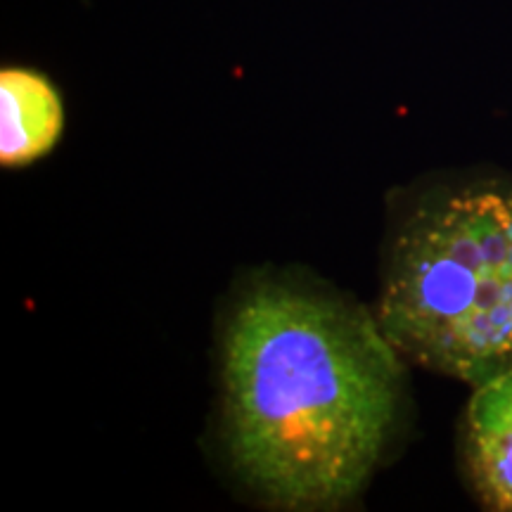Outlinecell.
<instances>
[{
  "instance_id": "cell-1",
  "label": "cell",
  "mask_w": 512,
  "mask_h": 512,
  "mask_svg": "<svg viewBox=\"0 0 512 512\" xmlns=\"http://www.w3.org/2000/svg\"><path fill=\"white\" fill-rule=\"evenodd\" d=\"M403 396L401 354L373 313L264 280L223 335V420L242 479L285 510H330L380 463Z\"/></svg>"
},
{
  "instance_id": "cell-4",
  "label": "cell",
  "mask_w": 512,
  "mask_h": 512,
  "mask_svg": "<svg viewBox=\"0 0 512 512\" xmlns=\"http://www.w3.org/2000/svg\"><path fill=\"white\" fill-rule=\"evenodd\" d=\"M64 126L62 102L41 74L5 69L0 74V162L22 166L48 155Z\"/></svg>"
},
{
  "instance_id": "cell-2",
  "label": "cell",
  "mask_w": 512,
  "mask_h": 512,
  "mask_svg": "<svg viewBox=\"0 0 512 512\" xmlns=\"http://www.w3.org/2000/svg\"><path fill=\"white\" fill-rule=\"evenodd\" d=\"M377 323L403 358L467 384L512 368V188L427 197L387 259Z\"/></svg>"
},
{
  "instance_id": "cell-3",
  "label": "cell",
  "mask_w": 512,
  "mask_h": 512,
  "mask_svg": "<svg viewBox=\"0 0 512 512\" xmlns=\"http://www.w3.org/2000/svg\"><path fill=\"white\" fill-rule=\"evenodd\" d=\"M465 453L482 503L512 512V368L479 384L472 396Z\"/></svg>"
}]
</instances>
